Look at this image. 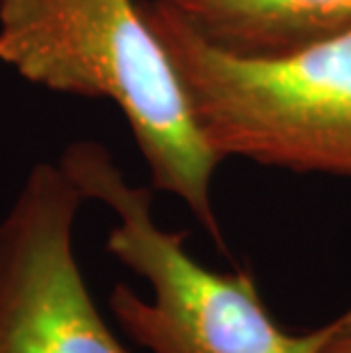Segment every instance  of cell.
I'll return each instance as SVG.
<instances>
[{
  "instance_id": "5b68a950",
  "label": "cell",
  "mask_w": 351,
  "mask_h": 353,
  "mask_svg": "<svg viewBox=\"0 0 351 353\" xmlns=\"http://www.w3.org/2000/svg\"><path fill=\"white\" fill-rule=\"evenodd\" d=\"M233 55L281 57L351 32V0H167Z\"/></svg>"
},
{
  "instance_id": "277c9868",
  "label": "cell",
  "mask_w": 351,
  "mask_h": 353,
  "mask_svg": "<svg viewBox=\"0 0 351 353\" xmlns=\"http://www.w3.org/2000/svg\"><path fill=\"white\" fill-rule=\"evenodd\" d=\"M82 203L59 164L37 162L0 219V353H128L82 276Z\"/></svg>"
},
{
  "instance_id": "6da1fadb",
  "label": "cell",
  "mask_w": 351,
  "mask_h": 353,
  "mask_svg": "<svg viewBox=\"0 0 351 353\" xmlns=\"http://www.w3.org/2000/svg\"><path fill=\"white\" fill-rule=\"evenodd\" d=\"M0 62L50 92L114 103L153 190L181 199L226 251L210 194L221 160L139 0H0Z\"/></svg>"
},
{
  "instance_id": "8992f818",
  "label": "cell",
  "mask_w": 351,
  "mask_h": 353,
  "mask_svg": "<svg viewBox=\"0 0 351 353\" xmlns=\"http://www.w3.org/2000/svg\"><path fill=\"white\" fill-rule=\"evenodd\" d=\"M317 353H351V307L326 324V335Z\"/></svg>"
},
{
  "instance_id": "7a4b0ae2",
  "label": "cell",
  "mask_w": 351,
  "mask_h": 353,
  "mask_svg": "<svg viewBox=\"0 0 351 353\" xmlns=\"http://www.w3.org/2000/svg\"><path fill=\"white\" fill-rule=\"evenodd\" d=\"M201 134L228 157L351 178V32L281 57L205 41L167 0H139Z\"/></svg>"
},
{
  "instance_id": "3957f363",
  "label": "cell",
  "mask_w": 351,
  "mask_h": 353,
  "mask_svg": "<svg viewBox=\"0 0 351 353\" xmlns=\"http://www.w3.org/2000/svg\"><path fill=\"white\" fill-rule=\"evenodd\" d=\"M59 167L82 192L117 214L106 249L141 276L151 299L117 283L108 305L119 328L151 353H317L326 326L290 333L272 317L249 272H214L185 249L188 232L153 216V192L130 185L99 141H73Z\"/></svg>"
}]
</instances>
